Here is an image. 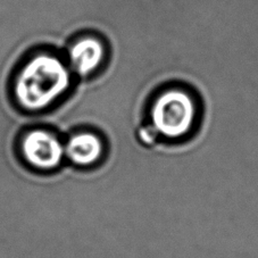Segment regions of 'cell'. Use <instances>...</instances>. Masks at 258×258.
<instances>
[{
	"label": "cell",
	"mask_w": 258,
	"mask_h": 258,
	"mask_svg": "<svg viewBox=\"0 0 258 258\" xmlns=\"http://www.w3.org/2000/svg\"><path fill=\"white\" fill-rule=\"evenodd\" d=\"M145 126L155 139L154 148H173L199 136L205 117L200 92L183 81H168L150 93L146 104Z\"/></svg>",
	"instance_id": "6da1fadb"
},
{
	"label": "cell",
	"mask_w": 258,
	"mask_h": 258,
	"mask_svg": "<svg viewBox=\"0 0 258 258\" xmlns=\"http://www.w3.org/2000/svg\"><path fill=\"white\" fill-rule=\"evenodd\" d=\"M73 86L68 60L51 48L32 50L16 66L11 80L12 98L24 113L38 114L58 102Z\"/></svg>",
	"instance_id": "7a4b0ae2"
},
{
	"label": "cell",
	"mask_w": 258,
	"mask_h": 258,
	"mask_svg": "<svg viewBox=\"0 0 258 258\" xmlns=\"http://www.w3.org/2000/svg\"><path fill=\"white\" fill-rule=\"evenodd\" d=\"M16 145L28 167L38 172L55 171L65 159V142L49 128H30L22 133Z\"/></svg>",
	"instance_id": "3957f363"
},
{
	"label": "cell",
	"mask_w": 258,
	"mask_h": 258,
	"mask_svg": "<svg viewBox=\"0 0 258 258\" xmlns=\"http://www.w3.org/2000/svg\"><path fill=\"white\" fill-rule=\"evenodd\" d=\"M66 60L73 74L86 79L96 75L108 60L107 40L96 33H84L71 40Z\"/></svg>",
	"instance_id": "277c9868"
},
{
	"label": "cell",
	"mask_w": 258,
	"mask_h": 258,
	"mask_svg": "<svg viewBox=\"0 0 258 258\" xmlns=\"http://www.w3.org/2000/svg\"><path fill=\"white\" fill-rule=\"evenodd\" d=\"M105 151V140L93 131L74 132L65 142V158L75 167L96 166L104 158Z\"/></svg>",
	"instance_id": "5b68a950"
}]
</instances>
